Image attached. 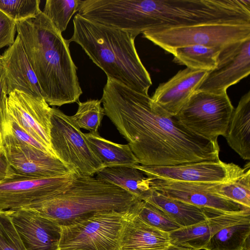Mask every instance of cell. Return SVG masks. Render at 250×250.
Returning <instances> with one entry per match:
<instances>
[{
  "label": "cell",
  "instance_id": "obj_29",
  "mask_svg": "<svg viewBox=\"0 0 250 250\" xmlns=\"http://www.w3.org/2000/svg\"><path fill=\"white\" fill-rule=\"evenodd\" d=\"M134 214L147 225L163 232L169 233L181 228L163 211L146 201L139 202Z\"/></svg>",
  "mask_w": 250,
  "mask_h": 250
},
{
  "label": "cell",
  "instance_id": "obj_15",
  "mask_svg": "<svg viewBox=\"0 0 250 250\" xmlns=\"http://www.w3.org/2000/svg\"><path fill=\"white\" fill-rule=\"evenodd\" d=\"M209 71L187 67L159 84L150 97L152 106L170 117H175L198 90Z\"/></svg>",
  "mask_w": 250,
  "mask_h": 250
},
{
  "label": "cell",
  "instance_id": "obj_8",
  "mask_svg": "<svg viewBox=\"0 0 250 250\" xmlns=\"http://www.w3.org/2000/svg\"><path fill=\"white\" fill-rule=\"evenodd\" d=\"M52 108L50 144L56 156L76 173L93 176L104 168V165L71 117L58 108Z\"/></svg>",
  "mask_w": 250,
  "mask_h": 250
},
{
  "label": "cell",
  "instance_id": "obj_14",
  "mask_svg": "<svg viewBox=\"0 0 250 250\" xmlns=\"http://www.w3.org/2000/svg\"><path fill=\"white\" fill-rule=\"evenodd\" d=\"M250 73V39L221 51L217 65L208 72L197 91L214 93L227 92Z\"/></svg>",
  "mask_w": 250,
  "mask_h": 250
},
{
  "label": "cell",
  "instance_id": "obj_30",
  "mask_svg": "<svg viewBox=\"0 0 250 250\" xmlns=\"http://www.w3.org/2000/svg\"><path fill=\"white\" fill-rule=\"evenodd\" d=\"M40 0H0V10L16 22L36 17L42 11Z\"/></svg>",
  "mask_w": 250,
  "mask_h": 250
},
{
  "label": "cell",
  "instance_id": "obj_22",
  "mask_svg": "<svg viewBox=\"0 0 250 250\" xmlns=\"http://www.w3.org/2000/svg\"><path fill=\"white\" fill-rule=\"evenodd\" d=\"M96 174L97 179L119 187L141 200H146L152 190L150 179L134 167H104Z\"/></svg>",
  "mask_w": 250,
  "mask_h": 250
},
{
  "label": "cell",
  "instance_id": "obj_33",
  "mask_svg": "<svg viewBox=\"0 0 250 250\" xmlns=\"http://www.w3.org/2000/svg\"><path fill=\"white\" fill-rule=\"evenodd\" d=\"M16 22L0 10V49L15 42Z\"/></svg>",
  "mask_w": 250,
  "mask_h": 250
},
{
  "label": "cell",
  "instance_id": "obj_7",
  "mask_svg": "<svg viewBox=\"0 0 250 250\" xmlns=\"http://www.w3.org/2000/svg\"><path fill=\"white\" fill-rule=\"evenodd\" d=\"M234 109L227 92L197 91L174 117L197 135L217 140L225 136Z\"/></svg>",
  "mask_w": 250,
  "mask_h": 250
},
{
  "label": "cell",
  "instance_id": "obj_1",
  "mask_svg": "<svg viewBox=\"0 0 250 250\" xmlns=\"http://www.w3.org/2000/svg\"><path fill=\"white\" fill-rule=\"evenodd\" d=\"M105 115L144 166H171L219 159L217 140L191 132L153 108L150 97L107 78L100 100Z\"/></svg>",
  "mask_w": 250,
  "mask_h": 250
},
{
  "label": "cell",
  "instance_id": "obj_17",
  "mask_svg": "<svg viewBox=\"0 0 250 250\" xmlns=\"http://www.w3.org/2000/svg\"><path fill=\"white\" fill-rule=\"evenodd\" d=\"M250 221V209L212 216L193 225L169 233L171 244L195 250H203L210 238L222 229Z\"/></svg>",
  "mask_w": 250,
  "mask_h": 250
},
{
  "label": "cell",
  "instance_id": "obj_27",
  "mask_svg": "<svg viewBox=\"0 0 250 250\" xmlns=\"http://www.w3.org/2000/svg\"><path fill=\"white\" fill-rule=\"evenodd\" d=\"M101 100L89 99L78 103L76 113L71 116L73 121L81 129L88 130L90 132H98L102 121L105 115Z\"/></svg>",
  "mask_w": 250,
  "mask_h": 250
},
{
  "label": "cell",
  "instance_id": "obj_37",
  "mask_svg": "<svg viewBox=\"0 0 250 250\" xmlns=\"http://www.w3.org/2000/svg\"><path fill=\"white\" fill-rule=\"evenodd\" d=\"M2 139H1V135L0 133V152L2 151Z\"/></svg>",
  "mask_w": 250,
  "mask_h": 250
},
{
  "label": "cell",
  "instance_id": "obj_12",
  "mask_svg": "<svg viewBox=\"0 0 250 250\" xmlns=\"http://www.w3.org/2000/svg\"><path fill=\"white\" fill-rule=\"evenodd\" d=\"M52 111L43 98L22 91L11 92L6 101V113L27 133L54 152L50 138Z\"/></svg>",
  "mask_w": 250,
  "mask_h": 250
},
{
  "label": "cell",
  "instance_id": "obj_2",
  "mask_svg": "<svg viewBox=\"0 0 250 250\" xmlns=\"http://www.w3.org/2000/svg\"><path fill=\"white\" fill-rule=\"evenodd\" d=\"M16 30L46 103L57 106L78 103L83 91L68 40L42 12L16 22Z\"/></svg>",
  "mask_w": 250,
  "mask_h": 250
},
{
  "label": "cell",
  "instance_id": "obj_6",
  "mask_svg": "<svg viewBox=\"0 0 250 250\" xmlns=\"http://www.w3.org/2000/svg\"><path fill=\"white\" fill-rule=\"evenodd\" d=\"M101 212L61 227L58 250H120L123 228L133 215Z\"/></svg>",
  "mask_w": 250,
  "mask_h": 250
},
{
  "label": "cell",
  "instance_id": "obj_32",
  "mask_svg": "<svg viewBox=\"0 0 250 250\" xmlns=\"http://www.w3.org/2000/svg\"><path fill=\"white\" fill-rule=\"evenodd\" d=\"M3 134L8 135L23 144L41 150L57 158L53 151L27 133L6 112L1 132V138L2 135Z\"/></svg>",
  "mask_w": 250,
  "mask_h": 250
},
{
  "label": "cell",
  "instance_id": "obj_34",
  "mask_svg": "<svg viewBox=\"0 0 250 250\" xmlns=\"http://www.w3.org/2000/svg\"><path fill=\"white\" fill-rule=\"evenodd\" d=\"M8 96L5 69L0 55V133L1 135L6 113V101Z\"/></svg>",
  "mask_w": 250,
  "mask_h": 250
},
{
  "label": "cell",
  "instance_id": "obj_3",
  "mask_svg": "<svg viewBox=\"0 0 250 250\" xmlns=\"http://www.w3.org/2000/svg\"><path fill=\"white\" fill-rule=\"evenodd\" d=\"M68 40L80 45L93 62L110 79L148 95L152 83L135 45V37L123 30L77 14Z\"/></svg>",
  "mask_w": 250,
  "mask_h": 250
},
{
  "label": "cell",
  "instance_id": "obj_28",
  "mask_svg": "<svg viewBox=\"0 0 250 250\" xmlns=\"http://www.w3.org/2000/svg\"><path fill=\"white\" fill-rule=\"evenodd\" d=\"M82 0H47L42 13L61 33L64 31L73 15L78 12Z\"/></svg>",
  "mask_w": 250,
  "mask_h": 250
},
{
  "label": "cell",
  "instance_id": "obj_24",
  "mask_svg": "<svg viewBox=\"0 0 250 250\" xmlns=\"http://www.w3.org/2000/svg\"><path fill=\"white\" fill-rule=\"evenodd\" d=\"M204 250H250V221L233 225L212 236Z\"/></svg>",
  "mask_w": 250,
  "mask_h": 250
},
{
  "label": "cell",
  "instance_id": "obj_21",
  "mask_svg": "<svg viewBox=\"0 0 250 250\" xmlns=\"http://www.w3.org/2000/svg\"><path fill=\"white\" fill-rule=\"evenodd\" d=\"M145 201L163 211L181 228L193 225L215 215L205 208L168 197L153 189Z\"/></svg>",
  "mask_w": 250,
  "mask_h": 250
},
{
  "label": "cell",
  "instance_id": "obj_16",
  "mask_svg": "<svg viewBox=\"0 0 250 250\" xmlns=\"http://www.w3.org/2000/svg\"><path fill=\"white\" fill-rule=\"evenodd\" d=\"M27 250H58L61 227L29 208L8 210Z\"/></svg>",
  "mask_w": 250,
  "mask_h": 250
},
{
  "label": "cell",
  "instance_id": "obj_35",
  "mask_svg": "<svg viewBox=\"0 0 250 250\" xmlns=\"http://www.w3.org/2000/svg\"><path fill=\"white\" fill-rule=\"evenodd\" d=\"M13 173L3 151L0 152V180L12 177Z\"/></svg>",
  "mask_w": 250,
  "mask_h": 250
},
{
  "label": "cell",
  "instance_id": "obj_13",
  "mask_svg": "<svg viewBox=\"0 0 250 250\" xmlns=\"http://www.w3.org/2000/svg\"><path fill=\"white\" fill-rule=\"evenodd\" d=\"M150 187L163 195L208 210L213 215L250 209L213 192L210 183L150 179Z\"/></svg>",
  "mask_w": 250,
  "mask_h": 250
},
{
  "label": "cell",
  "instance_id": "obj_5",
  "mask_svg": "<svg viewBox=\"0 0 250 250\" xmlns=\"http://www.w3.org/2000/svg\"><path fill=\"white\" fill-rule=\"evenodd\" d=\"M143 37L166 51L198 45L222 51L250 39V22L205 23L146 31Z\"/></svg>",
  "mask_w": 250,
  "mask_h": 250
},
{
  "label": "cell",
  "instance_id": "obj_11",
  "mask_svg": "<svg viewBox=\"0 0 250 250\" xmlns=\"http://www.w3.org/2000/svg\"><path fill=\"white\" fill-rule=\"evenodd\" d=\"M245 168L232 163H226L220 159L203 161L171 166H144L134 167L141 171L147 177L178 182L221 183L235 179L250 168Z\"/></svg>",
  "mask_w": 250,
  "mask_h": 250
},
{
  "label": "cell",
  "instance_id": "obj_19",
  "mask_svg": "<svg viewBox=\"0 0 250 250\" xmlns=\"http://www.w3.org/2000/svg\"><path fill=\"white\" fill-rule=\"evenodd\" d=\"M168 233L155 229L135 214L126 220L120 239V250H151L171 245Z\"/></svg>",
  "mask_w": 250,
  "mask_h": 250
},
{
  "label": "cell",
  "instance_id": "obj_26",
  "mask_svg": "<svg viewBox=\"0 0 250 250\" xmlns=\"http://www.w3.org/2000/svg\"><path fill=\"white\" fill-rule=\"evenodd\" d=\"M210 187L217 194L250 208V169L232 180L221 183H210Z\"/></svg>",
  "mask_w": 250,
  "mask_h": 250
},
{
  "label": "cell",
  "instance_id": "obj_31",
  "mask_svg": "<svg viewBox=\"0 0 250 250\" xmlns=\"http://www.w3.org/2000/svg\"><path fill=\"white\" fill-rule=\"evenodd\" d=\"M0 250H27L11 220L8 210H0Z\"/></svg>",
  "mask_w": 250,
  "mask_h": 250
},
{
  "label": "cell",
  "instance_id": "obj_4",
  "mask_svg": "<svg viewBox=\"0 0 250 250\" xmlns=\"http://www.w3.org/2000/svg\"><path fill=\"white\" fill-rule=\"evenodd\" d=\"M141 201L114 185L76 173L73 181L63 192L25 208L33 210L60 226H64L98 213L135 214Z\"/></svg>",
  "mask_w": 250,
  "mask_h": 250
},
{
  "label": "cell",
  "instance_id": "obj_10",
  "mask_svg": "<svg viewBox=\"0 0 250 250\" xmlns=\"http://www.w3.org/2000/svg\"><path fill=\"white\" fill-rule=\"evenodd\" d=\"M2 150L13 173L11 178H51L76 173L58 158L4 134Z\"/></svg>",
  "mask_w": 250,
  "mask_h": 250
},
{
  "label": "cell",
  "instance_id": "obj_23",
  "mask_svg": "<svg viewBox=\"0 0 250 250\" xmlns=\"http://www.w3.org/2000/svg\"><path fill=\"white\" fill-rule=\"evenodd\" d=\"M84 135L104 167H134L140 165L128 144H120L110 141L101 137L98 132H89Z\"/></svg>",
  "mask_w": 250,
  "mask_h": 250
},
{
  "label": "cell",
  "instance_id": "obj_18",
  "mask_svg": "<svg viewBox=\"0 0 250 250\" xmlns=\"http://www.w3.org/2000/svg\"><path fill=\"white\" fill-rule=\"evenodd\" d=\"M1 56L8 95L17 90L43 98L37 78L18 35L13 44Z\"/></svg>",
  "mask_w": 250,
  "mask_h": 250
},
{
  "label": "cell",
  "instance_id": "obj_25",
  "mask_svg": "<svg viewBox=\"0 0 250 250\" xmlns=\"http://www.w3.org/2000/svg\"><path fill=\"white\" fill-rule=\"evenodd\" d=\"M222 50L215 48L195 45L175 49L172 54L173 61L190 68L210 71L217 65L219 54Z\"/></svg>",
  "mask_w": 250,
  "mask_h": 250
},
{
  "label": "cell",
  "instance_id": "obj_9",
  "mask_svg": "<svg viewBox=\"0 0 250 250\" xmlns=\"http://www.w3.org/2000/svg\"><path fill=\"white\" fill-rule=\"evenodd\" d=\"M76 174L51 178L0 179V210L29 208L49 200L63 192Z\"/></svg>",
  "mask_w": 250,
  "mask_h": 250
},
{
  "label": "cell",
  "instance_id": "obj_36",
  "mask_svg": "<svg viewBox=\"0 0 250 250\" xmlns=\"http://www.w3.org/2000/svg\"><path fill=\"white\" fill-rule=\"evenodd\" d=\"M151 250H195L191 248H186L180 246L171 244L169 246L164 249H154Z\"/></svg>",
  "mask_w": 250,
  "mask_h": 250
},
{
  "label": "cell",
  "instance_id": "obj_20",
  "mask_svg": "<svg viewBox=\"0 0 250 250\" xmlns=\"http://www.w3.org/2000/svg\"><path fill=\"white\" fill-rule=\"evenodd\" d=\"M224 137L243 159L250 160V91L241 97L234 109Z\"/></svg>",
  "mask_w": 250,
  "mask_h": 250
}]
</instances>
